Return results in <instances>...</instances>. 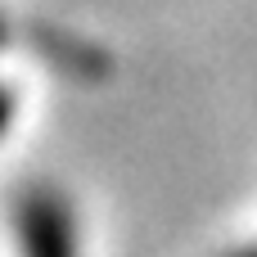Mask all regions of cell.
Returning <instances> with one entry per match:
<instances>
[{
	"label": "cell",
	"mask_w": 257,
	"mask_h": 257,
	"mask_svg": "<svg viewBox=\"0 0 257 257\" xmlns=\"http://www.w3.org/2000/svg\"><path fill=\"white\" fill-rule=\"evenodd\" d=\"M23 244L32 257H77L72 253V230L68 212L54 194H32L23 208Z\"/></svg>",
	"instance_id": "obj_1"
}]
</instances>
